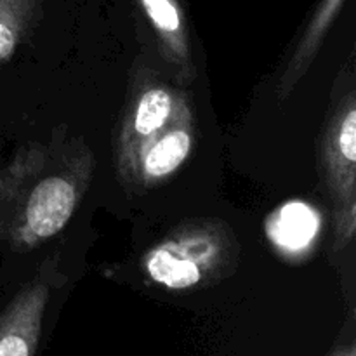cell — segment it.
Wrapping results in <instances>:
<instances>
[{"mask_svg":"<svg viewBox=\"0 0 356 356\" xmlns=\"http://www.w3.org/2000/svg\"><path fill=\"white\" fill-rule=\"evenodd\" d=\"M94 169L92 149L66 134L0 159V245L24 252L58 235L89 190Z\"/></svg>","mask_w":356,"mask_h":356,"instance_id":"6da1fadb","label":"cell"},{"mask_svg":"<svg viewBox=\"0 0 356 356\" xmlns=\"http://www.w3.org/2000/svg\"><path fill=\"white\" fill-rule=\"evenodd\" d=\"M240 249L228 222L197 218L181 222L141 259L143 273L165 291L209 287L235 273Z\"/></svg>","mask_w":356,"mask_h":356,"instance_id":"7a4b0ae2","label":"cell"},{"mask_svg":"<svg viewBox=\"0 0 356 356\" xmlns=\"http://www.w3.org/2000/svg\"><path fill=\"white\" fill-rule=\"evenodd\" d=\"M318 172L332 204L334 247L343 250L356 232V97L343 94L327 115L318 143Z\"/></svg>","mask_w":356,"mask_h":356,"instance_id":"3957f363","label":"cell"},{"mask_svg":"<svg viewBox=\"0 0 356 356\" xmlns=\"http://www.w3.org/2000/svg\"><path fill=\"white\" fill-rule=\"evenodd\" d=\"M195 139L197 124L193 106L188 101L167 127L139 146L124 165L117 167L118 181L129 191H146L159 186L190 159Z\"/></svg>","mask_w":356,"mask_h":356,"instance_id":"277c9868","label":"cell"},{"mask_svg":"<svg viewBox=\"0 0 356 356\" xmlns=\"http://www.w3.org/2000/svg\"><path fill=\"white\" fill-rule=\"evenodd\" d=\"M188 101L186 94L174 90L155 73L143 72L122 115L115 139V167L124 165L139 146L167 127Z\"/></svg>","mask_w":356,"mask_h":356,"instance_id":"5b68a950","label":"cell"},{"mask_svg":"<svg viewBox=\"0 0 356 356\" xmlns=\"http://www.w3.org/2000/svg\"><path fill=\"white\" fill-rule=\"evenodd\" d=\"M51 285L35 277L0 313V356H35L42 336Z\"/></svg>","mask_w":356,"mask_h":356,"instance_id":"8992f818","label":"cell"},{"mask_svg":"<svg viewBox=\"0 0 356 356\" xmlns=\"http://www.w3.org/2000/svg\"><path fill=\"white\" fill-rule=\"evenodd\" d=\"M156 35L160 54L181 82H193L197 76L188 35L186 17L179 0H139Z\"/></svg>","mask_w":356,"mask_h":356,"instance_id":"52a82bcc","label":"cell"},{"mask_svg":"<svg viewBox=\"0 0 356 356\" xmlns=\"http://www.w3.org/2000/svg\"><path fill=\"white\" fill-rule=\"evenodd\" d=\"M343 3L344 0H322L320 6L316 7L315 14L309 19L306 30L302 31L298 45L292 49L291 58L287 59L284 70L278 75L277 89H275L278 99H287L292 90H294V87L299 83V80L306 75L309 66L315 61L330 26L334 24L336 17L339 16Z\"/></svg>","mask_w":356,"mask_h":356,"instance_id":"ba28073f","label":"cell"},{"mask_svg":"<svg viewBox=\"0 0 356 356\" xmlns=\"http://www.w3.org/2000/svg\"><path fill=\"white\" fill-rule=\"evenodd\" d=\"M318 219L309 205L299 202L285 204L268 221V235L280 249L299 250L309 245L316 235Z\"/></svg>","mask_w":356,"mask_h":356,"instance_id":"9c48e42d","label":"cell"},{"mask_svg":"<svg viewBox=\"0 0 356 356\" xmlns=\"http://www.w3.org/2000/svg\"><path fill=\"white\" fill-rule=\"evenodd\" d=\"M42 0H0V63L13 58L37 23Z\"/></svg>","mask_w":356,"mask_h":356,"instance_id":"30bf717a","label":"cell"},{"mask_svg":"<svg viewBox=\"0 0 356 356\" xmlns=\"http://www.w3.org/2000/svg\"><path fill=\"white\" fill-rule=\"evenodd\" d=\"M332 356H355V350H353V346L339 348V350H336V353H334Z\"/></svg>","mask_w":356,"mask_h":356,"instance_id":"8fae6325","label":"cell"}]
</instances>
